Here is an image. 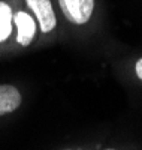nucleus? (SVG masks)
Listing matches in <instances>:
<instances>
[{"mask_svg": "<svg viewBox=\"0 0 142 150\" xmlns=\"http://www.w3.org/2000/svg\"><path fill=\"white\" fill-rule=\"evenodd\" d=\"M64 17L75 24H85L93 14L94 0H58Z\"/></svg>", "mask_w": 142, "mask_h": 150, "instance_id": "f257e3e1", "label": "nucleus"}, {"mask_svg": "<svg viewBox=\"0 0 142 150\" xmlns=\"http://www.w3.org/2000/svg\"><path fill=\"white\" fill-rule=\"evenodd\" d=\"M136 75L139 77V80L142 81V59H139L138 62H136Z\"/></svg>", "mask_w": 142, "mask_h": 150, "instance_id": "423d86ee", "label": "nucleus"}, {"mask_svg": "<svg viewBox=\"0 0 142 150\" xmlns=\"http://www.w3.org/2000/svg\"><path fill=\"white\" fill-rule=\"evenodd\" d=\"M106 150H115V149H106Z\"/></svg>", "mask_w": 142, "mask_h": 150, "instance_id": "0eeeda50", "label": "nucleus"}, {"mask_svg": "<svg viewBox=\"0 0 142 150\" xmlns=\"http://www.w3.org/2000/svg\"><path fill=\"white\" fill-rule=\"evenodd\" d=\"M25 2H27L29 8L34 12L37 21H39L41 30L44 33H48L56 27L57 21L49 0H25Z\"/></svg>", "mask_w": 142, "mask_h": 150, "instance_id": "f03ea898", "label": "nucleus"}, {"mask_svg": "<svg viewBox=\"0 0 142 150\" xmlns=\"http://www.w3.org/2000/svg\"><path fill=\"white\" fill-rule=\"evenodd\" d=\"M12 11L11 8L0 2V42H3L5 39H8L11 30H12Z\"/></svg>", "mask_w": 142, "mask_h": 150, "instance_id": "39448f33", "label": "nucleus"}, {"mask_svg": "<svg viewBox=\"0 0 142 150\" xmlns=\"http://www.w3.org/2000/svg\"><path fill=\"white\" fill-rule=\"evenodd\" d=\"M67 150H69V149H67Z\"/></svg>", "mask_w": 142, "mask_h": 150, "instance_id": "6e6552de", "label": "nucleus"}, {"mask_svg": "<svg viewBox=\"0 0 142 150\" xmlns=\"http://www.w3.org/2000/svg\"><path fill=\"white\" fill-rule=\"evenodd\" d=\"M14 23L18 29V33H17V42L20 45H29L33 38H34V32H36V24L33 21V18L27 14V12H17L14 15Z\"/></svg>", "mask_w": 142, "mask_h": 150, "instance_id": "7ed1b4c3", "label": "nucleus"}, {"mask_svg": "<svg viewBox=\"0 0 142 150\" xmlns=\"http://www.w3.org/2000/svg\"><path fill=\"white\" fill-rule=\"evenodd\" d=\"M21 105V93L11 84H0V116L14 112Z\"/></svg>", "mask_w": 142, "mask_h": 150, "instance_id": "20e7f679", "label": "nucleus"}]
</instances>
